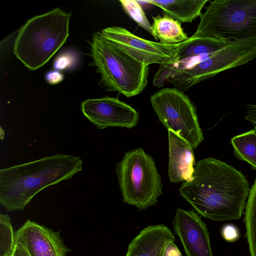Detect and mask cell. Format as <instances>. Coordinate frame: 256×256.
I'll return each instance as SVG.
<instances>
[{"mask_svg":"<svg viewBox=\"0 0 256 256\" xmlns=\"http://www.w3.org/2000/svg\"><path fill=\"white\" fill-rule=\"evenodd\" d=\"M240 172L218 160L198 161L180 195L202 216L214 221L236 220L244 214L250 188Z\"/></svg>","mask_w":256,"mask_h":256,"instance_id":"1","label":"cell"},{"mask_svg":"<svg viewBox=\"0 0 256 256\" xmlns=\"http://www.w3.org/2000/svg\"><path fill=\"white\" fill-rule=\"evenodd\" d=\"M82 159L62 153L0 170V204L8 212L22 210L44 188L82 171Z\"/></svg>","mask_w":256,"mask_h":256,"instance_id":"2","label":"cell"},{"mask_svg":"<svg viewBox=\"0 0 256 256\" xmlns=\"http://www.w3.org/2000/svg\"><path fill=\"white\" fill-rule=\"evenodd\" d=\"M71 13L60 8L29 19L18 31L13 52L30 70L44 65L69 36Z\"/></svg>","mask_w":256,"mask_h":256,"instance_id":"3","label":"cell"},{"mask_svg":"<svg viewBox=\"0 0 256 256\" xmlns=\"http://www.w3.org/2000/svg\"><path fill=\"white\" fill-rule=\"evenodd\" d=\"M90 46V64L96 67L100 83L106 90L127 98L142 92L148 84V66L130 56L101 32L93 34Z\"/></svg>","mask_w":256,"mask_h":256,"instance_id":"4","label":"cell"},{"mask_svg":"<svg viewBox=\"0 0 256 256\" xmlns=\"http://www.w3.org/2000/svg\"><path fill=\"white\" fill-rule=\"evenodd\" d=\"M200 16L191 39L234 41L256 38V0H216Z\"/></svg>","mask_w":256,"mask_h":256,"instance_id":"5","label":"cell"},{"mask_svg":"<svg viewBox=\"0 0 256 256\" xmlns=\"http://www.w3.org/2000/svg\"><path fill=\"white\" fill-rule=\"evenodd\" d=\"M116 172L124 202L139 210L156 204L162 194L161 176L153 158L142 148L126 152Z\"/></svg>","mask_w":256,"mask_h":256,"instance_id":"6","label":"cell"},{"mask_svg":"<svg viewBox=\"0 0 256 256\" xmlns=\"http://www.w3.org/2000/svg\"><path fill=\"white\" fill-rule=\"evenodd\" d=\"M152 106L159 120L168 129L196 148L204 140L196 107L183 92L174 88H163L150 98Z\"/></svg>","mask_w":256,"mask_h":256,"instance_id":"7","label":"cell"},{"mask_svg":"<svg viewBox=\"0 0 256 256\" xmlns=\"http://www.w3.org/2000/svg\"><path fill=\"white\" fill-rule=\"evenodd\" d=\"M256 58V38L232 41L190 68L179 71L167 82L184 92L224 70L244 64Z\"/></svg>","mask_w":256,"mask_h":256,"instance_id":"8","label":"cell"},{"mask_svg":"<svg viewBox=\"0 0 256 256\" xmlns=\"http://www.w3.org/2000/svg\"><path fill=\"white\" fill-rule=\"evenodd\" d=\"M100 32L130 56L147 66L175 62L178 60V53L182 44H166L147 40L125 28L116 26L106 28Z\"/></svg>","mask_w":256,"mask_h":256,"instance_id":"9","label":"cell"},{"mask_svg":"<svg viewBox=\"0 0 256 256\" xmlns=\"http://www.w3.org/2000/svg\"><path fill=\"white\" fill-rule=\"evenodd\" d=\"M81 111L86 118L98 129L108 127L130 128L139 120L138 112L118 98L106 96L88 98L82 102Z\"/></svg>","mask_w":256,"mask_h":256,"instance_id":"10","label":"cell"},{"mask_svg":"<svg viewBox=\"0 0 256 256\" xmlns=\"http://www.w3.org/2000/svg\"><path fill=\"white\" fill-rule=\"evenodd\" d=\"M172 222L186 256H213L208 229L198 214L179 208Z\"/></svg>","mask_w":256,"mask_h":256,"instance_id":"11","label":"cell"},{"mask_svg":"<svg viewBox=\"0 0 256 256\" xmlns=\"http://www.w3.org/2000/svg\"><path fill=\"white\" fill-rule=\"evenodd\" d=\"M20 243L30 256H66L70 250L64 244L60 232L28 220L16 232Z\"/></svg>","mask_w":256,"mask_h":256,"instance_id":"12","label":"cell"},{"mask_svg":"<svg viewBox=\"0 0 256 256\" xmlns=\"http://www.w3.org/2000/svg\"><path fill=\"white\" fill-rule=\"evenodd\" d=\"M168 138L170 180L174 183L187 181L194 169L193 148L186 140L170 130H168Z\"/></svg>","mask_w":256,"mask_h":256,"instance_id":"13","label":"cell"},{"mask_svg":"<svg viewBox=\"0 0 256 256\" xmlns=\"http://www.w3.org/2000/svg\"><path fill=\"white\" fill-rule=\"evenodd\" d=\"M174 240L168 227L164 224L150 226L131 241L125 256H163L166 246Z\"/></svg>","mask_w":256,"mask_h":256,"instance_id":"14","label":"cell"},{"mask_svg":"<svg viewBox=\"0 0 256 256\" xmlns=\"http://www.w3.org/2000/svg\"><path fill=\"white\" fill-rule=\"evenodd\" d=\"M142 2L156 6L164 14L180 22H192L201 14L207 0H148Z\"/></svg>","mask_w":256,"mask_h":256,"instance_id":"15","label":"cell"},{"mask_svg":"<svg viewBox=\"0 0 256 256\" xmlns=\"http://www.w3.org/2000/svg\"><path fill=\"white\" fill-rule=\"evenodd\" d=\"M152 36L156 40L166 44L183 42L190 38L184 32L181 22L164 14L152 16Z\"/></svg>","mask_w":256,"mask_h":256,"instance_id":"16","label":"cell"},{"mask_svg":"<svg viewBox=\"0 0 256 256\" xmlns=\"http://www.w3.org/2000/svg\"><path fill=\"white\" fill-rule=\"evenodd\" d=\"M232 42L214 38L194 39L190 38L183 42L180 48L178 53V60L212 54L226 47Z\"/></svg>","mask_w":256,"mask_h":256,"instance_id":"17","label":"cell"},{"mask_svg":"<svg viewBox=\"0 0 256 256\" xmlns=\"http://www.w3.org/2000/svg\"><path fill=\"white\" fill-rule=\"evenodd\" d=\"M236 157L250 164L256 170V130L249 131L236 136L230 140Z\"/></svg>","mask_w":256,"mask_h":256,"instance_id":"18","label":"cell"},{"mask_svg":"<svg viewBox=\"0 0 256 256\" xmlns=\"http://www.w3.org/2000/svg\"><path fill=\"white\" fill-rule=\"evenodd\" d=\"M244 212V222L250 256H256V179L250 188Z\"/></svg>","mask_w":256,"mask_h":256,"instance_id":"19","label":"cell"},{"mask_svg":"<svg viewBox=\"0 0 256 256\" xmlns=\"http://www.w3.org/2000/svg\"><path fill=\"white\" fill-rule=\"evenodd\" d=\"M16 243V234L10 216L0 214V256H10Z\"/></svg>","mask_w":256,"mask_h":256,"instance_id":"20","label":"cell"},{"mask_svg":"<svg viewBox=\"0 0 256 256\" xmlns=\"http://www.w3.org/2000/svg\"><path fill=\"white\" fill-rule=\"evenodd\" d=\"M123 10L138 25L153 35L152 25L140 4L136 0H120Z\"/></svg>","mask_w":256,"mask_h":256,"instance_id":"21","label":"cell"},{"mask_svg":"<svg viewBox=\"0 0 256 256\" xmlns=\"http://www.w3.org/2000/svg\"><path fill=\"white\" fill-rule=\"evenodd\" d=\"M80 58L73 50H66L57 56L53 62L54 68L58 70H66L75 68L78 64Z\"/></svg>","mask_w":256,"mask_h":256,"instance_id":"22","label":"cell"},{"mask_svg":"<svg viewBox=\"0 0 256 256\" xmlns=\"http://www.w3.org/2000/svg\"><path fill=\"white\" fill-rule=\"evenodd\" d=\"M221 234L223 238L228 242H235L240 236L238 228L232 224L224 226L221 230Z\"/></svg>","mask_w":256,"mask_h":256,"instance_id":"23","label":"cell"},{"mask_svg":"<svg viewBox=\"0 0 256 256\" xmlns=\"http://www.w3.org/2000/svg\"><path fill=\"white\" fill-rule=\"evenodd\" d=\"M45 79L50 84H56L64 79V75L60 71L56 70L48 72L45 75Z\"/></svg>","mask_w":256,"mask_h":256,"instance_id":"24","label":"cell"},{"mask_svg":"<svg viewBox=\"0 0 256 256\" xmlns=\"http://www.w3.org/2000/svg\"><path fill=\"white\" fill-rule=\"evenodd\" d=\"M246 110L244 119L256 128V104L247 105Z\"/></svg>","mask_w":256,"mask_h":256,"instance_id":"25","label":"cell"},{"mask_svg":"<svg viewBox=\"0 0 256 256\" xmlns=\"http://www.w3.org/2000/svg\"><path fill=\"white\" fill-rule=\"evenodd\" d=\"M163 256H182L174 242H170L166 246Z\"/></svg>","mask_w":256,"mask_h":256,"instance_id":"26","label":"cell"},{"mask_svg":"<svg viewBox=\"0 0 256 256\" xmlns=\"http://www.w3.org/2000/svg\"><path fill=\"white\" fill-rule=\"evenodd\" d=\"M10 256H30V255L20 243L16 242Z\"/></svg>","mask_w":256,"mask_h":256,"instance_id":"27","label":"cell"},{"mask_svg":"<svg viewBox=\"0 0 256 256\" xmlns=\"http://www.w3.org/2000/svg\"><path fill=\"white\" fill-rule=\"evenodd\" d=\"M255 128V129H256V128Z\"/></svg>","mask_w":256,"mask_h":256,"instance_id":"28","label":"cell"}]
</instances>
